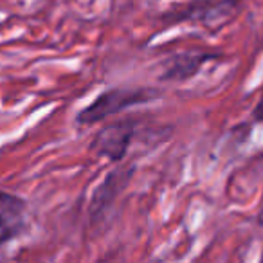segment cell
Masks as SVG:
<instances>
[{
  "label": "cell",
  "instance_id": "obj_1",
  "mask_svg": "<svg viewBox=\"0 0 263 263\" xmlns=\"http://www.w3.org/2000/svg\"><path fill=\"white\" fill-rule=\"evenodd\" d=\"M157 98H161V92L155 88H110L99 94L88 106H85L76 116V121L78 124L90 126L130 106L155 101Z\"/></svg>",
  "mask_w": 263,
  "mask_h": 263
},
{
  "label": "cell",
  "instance_id": "obj_2",
  "mask_svg": "<svg viewBox=\"0 0 263 263\" xmlns=\"http://www.w3.org/2000/svg\"><path fill=\"white\" fill-rule=\"evenodd\" d=\"M241 0H193L175 9H170L161 16L168 26L182 22H195L202 26H220L236 13Z\"/></svg>",
  "mask_w": 263,
  "mask_h": 263
},
{
  "label": "cell",
  "instance_id": "obj_3",
  "mask_svg": "<svg viewBox=\"0 0 263 263\" xmlns=\"http://www.w3.org/2000/svg\"><path fill=\"white\" fill-rule=\"evenodd\" d=\"M136 130L137 121L134 119H121L105 124L92 141V150L108 161L121 162L126 157L128 148L136 137Z\"/></svg>",
  "mask_w": 263,
  "mask_h": 263
},
{
  "label": "cell",
  "instance_id": "obj_4",
  "mask_svg": "<svg viewBox=\"0 0 263 263\" xmlns=\"http://www.w3.org/2000/svg\"><path fill=\"white\" fill-rule=\"evenodd\" d=\"M134 173V168H119L112 170L108 175L103 179V182L99 184V187L96 190L94 197L90 202V215L94 218L103 215V211L110 208L114 204V200L117 198V195L124 190L128 182H130V177Z\"/></svg>",
  "mask_w": 263,
  "mask_h": 263
},
{
  "label": "cell",
  "instance_id": "obj_5",
  "mask_svg": "<svg viewBox=\"0 0 263 263\" xmlns=\"http://www.w3.org/2000/svg\"><path fill=\"white\" fill-rule=\"evenodd\" d=\"M216 54L211 52H198V51H186L179 54L170 56L164 62V70L161 74L162 81H186L193 78L202 69L205 62L215 60Z\"/></svg>",
  "mask_w": 263,
  "mask_h": 263
},
{
  "label": "cell",
  "instance_id": "obj_6",
  "mask_svg": "<svg viewBox=\"0 0 263 263\" xmlns=\"http://www.w3.org/2000/svg\"><path fill=\"white\" fill-rule=\"evenodd\" d=\"M26 213L13 211V209H0V247L26 231V220H24Z\"/></svg>",
  "mask_w": 263,
  "mask_h": 263
},
{
  "label": "cell",
  "instance_id": "obj_7",
  "mask_svg": "<svg viewBox=\"0 0 263 263\" xmlns=\"http://www.w3.org/2000/svg\"><path fill=\"white\" fill-rule=\"evenodd\" d=\"M26 202L20 197L13 193H8V191L0 190V209H13V211H20L26 213Z\"/></svg>",
  "mask_w": 263,
  "mask_h": 263
},
{
  "label": "cell",
  "instance_id": "obj_8",
  "mask_svg": "<svg viewBox=\"0 0 263 263\" xmlns=\"http://www.w3.org/2000/svg\"><path fill=\"white\" fill-rule=\"evenodd\" d=\"M252 119H254L256 123H263V94H261V98H259L258 105H256L254 112H252Z\"/></svg>",
  "mask_w": 263,
  "mask_h": 263
},
{
  "label": "cell",
  "instance_id": "obj_9",
  "mask_svg": "<svg viewBox=\"0 0 263 263\" xmlns=\"http://www.w3.org/2000/svg\"><path fill=\"white\" fill-rule=\"evenodd\" d=\"M96 263H117L116 259H114V256H106V258H101V259H98Z\"/></svg>",
  "mask_w": 263,
  "mask_h": 263
},
{
  "label": "cell",
  "instance_id": "obj_10",
  "mask_svg": "<svg viewBox=\"0 0 263 263\" xmlns=\"http://www.w3.org/2000/svg\"><path fill=\"white\" fill-rule=\"evenodd\" d=\"M258 263H263V252H261V258H259V261Z\"/></svg>",
  "mask_w": 263,
  "mask_h": 263
}]
</instances>
